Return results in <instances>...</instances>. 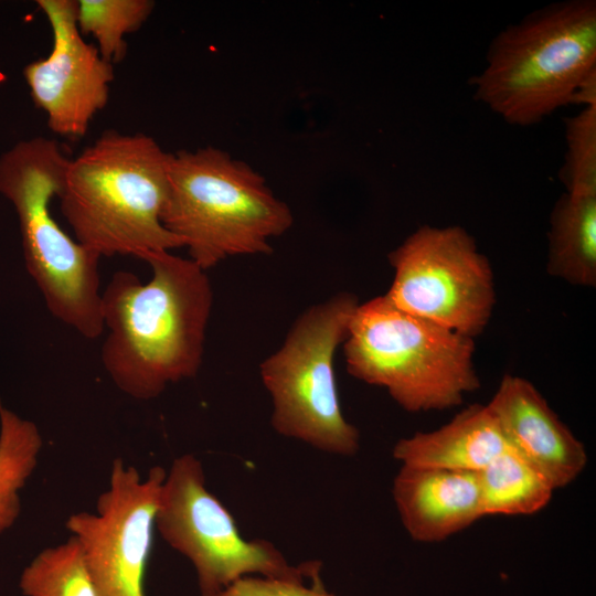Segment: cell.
Listing matches in <instances>:
<instances>
[{"label": "cell", "mask_w": 596, "mask_h": 596, "mask_svg": "<svg viewBox=\"0 0 596 596\" xmlns=\"http://www.w3.org/2000/svg\"><path fill=\"white\" fill-rule=\"evenodd\" d=\"M53 35L50 54L25 65L24 79L34 105L46 115L50 130L81 139L97 113L108 103L114 65L77 26V1L38 0Z\"/></svg>", "instance_id": "11"}, {"label": "cell", "mask_w": 596, "mask_h": 596, "mask_svg": "<svg viewBox=\"0 0 596 596\" xmlns=\"http://www.w3.org/2000/svg\"><path fill=\"white\" fill-rule=\"evenodd\" d=\"M169 158L152 137L115 129L71 158L57 198L75 240L99 257L142 260L183 247L161 222Z\"/></svg>", "instance_id": "2"}, {"label": "cell", "mask_w": 596, "mask_h": 596, "mask_svg": "<svg viewBox=\"0 0 596 596\" xmlns=\"http://www.w3.org/2000/svg\"><path fill=\"white\" fill-rule=\"evenodd\" d=\"M217 596H338L326 589L319 578L280 579L263 576L244 577Z\"/></svg>", "instance_id": "21"}, {"label": "cell", "mask_w": 596, "mask_h": 596, "mask_svg": "<svg viewBox=\"0 0 596 596\" xmlns=\"http://www.w3.org/2000/svg\"><path fill=\"white\" fill-rule=\"evenodd\" d=\"M168 175L161 222L206 272L228 257L270 254V240L292 225L264 177L219 148L170 153Z\"/></svg>", "instance_id": "3"}, {"label": "cell", "mask_w": 596, "mask_h": 596, "mask_svg": "<svg viewBox=\"0 0 596 596\" xmlns=\"http://www.w3.org/2000/svg\"><path fill=\"white\" fill-rule=\"evenodd\" d=\"M70 160L55 139L19 141L0 156V194L18 215L25 267L47 310L94 340L105 331L100 257L71 237L51 213Z\"/></svg>", "instance_id": "5"}, {"label": "cell", "mask_w": 596, "mask_h": 596, "mask_svg": "<svg viewBox=\"0 0 596 596\" xmlns=\"http://www.w3.org/2000/svg\"><path fill=\"white\" fill-rule=\"evenodd\" d=\"M508 447L487 404H472L437 429L398 439L392 455L401 466L479 472Z\"/></svg>", "instance_id": "14"}, {"label": "cell", "mask_w": 596, "mask_h": 596, "mask_svg": "<svg viewBox=\"0 0 596 596\" xmlns=\"http://www.w3.org/2000/svg\"><path fill=\"white\" fill-rule=\"evenodd\" d=\"M546 270L582 287L596 286V194L565 192L550 215Z\"/></svg>", "instance_id": "15"}, {"label": "cell", "mask_w": 596, "mask_h": 596, "mask_svg": "<svg viewBox=\"0 0 596 596\" xmlns=\"http://www.w3.org/2000/svg\"><path fill=\"white\" fill-rule=\"evenodd\" d=\"M155 528L193 566L200 596H217L248 576L311 581L320 563H290L270 541L245 539L228 509L207 488L193 454L174 458L161 485Z\"/></svg>", "instance_id": "8"}, {"label": "cell", "mask_w": 596, "mask_h": 596, "mask_svg": "<svg viewBox=\"0 0 596 596\" xmlns=\"http://www.w3.org/2000/svg\"><path fill=\"white\" fill-rule=\"evenodd\" d=\"M567 150L560 177L572 194H596V104L565 119Z\"/></svg>", "instance_id": "20"}, {"label": "cell", "mask_w": 596, "mask_h": 596, "mask_svg": "<svg viewBox=\"0 0 596 596\" xmlns=\"http://www.w3.org/2000/svg\"><path fill=\"white\" fill-rule=\"evenodd\" d=\"M155 7L151 0H78L77 26L96 40L100 56L114 65L126 56L125 35L138 31Z\"/></svg>", "instance_id": "19"}, {"label": "cell", "mask_w": 596, "mask_h": 596, "mask_svg": "<svg viewBox=\"0 0 596 596\" xmlns=\"http://www.w3.org/2000/svg\"><path fill=\"white\" fill-rule=\"evenodd\" d=\"M482 517L532 515L551 501L555 488L510 446L477 472Z\"/></svg>", "instance_id": "16"}, {"label": "cell", "mask_w": 596, "mask_h": 596, "mask_svg": "<svg viewBox=\"0 0 596 596\" xmlns=\"http://www.w3.org/2000/svg\"><path fill=\"white\" fill-rule=\"evenodd\" d=\"M487 406L508 445L555 490L574 482L586 468L588 455L584 444L531 381L504 374Z\"/></svg>", "instance_id": "12"}, {"label": "cell", "mask_w": 596, "mask_h": 596, "mask_svg": "<svg viewBox=\"0 0 596 596\" xmlns=\"http://www.w3.org/2000/svg\"><path fill=\"white\" fill-rule=\"evenodd\" d=\"M392 497L405 531L419 543L441 542L483 518L477 472L401 466Z\"/></svg>", "instance_id": "13"}, {"label": "cell", "mask_w": 596, "mask_h": 596, "mask_svg": "<svg viewBox=\"0 0 596 596\" xmlns=\"http://www.w3.org/2000/svg\"><path fill=\"white\" fill-rule=\"evenodd\" d=\"M342 345L348 373L409 413L454 408L480 387L475 339L403 311L385 295L356 306Z\"/></svg>", "instance_id": "6"}, {"label": "cell", "mask_w": 596, "mask_h": 596, "mask_svg": "<svg viewBox=\"0 0 596 596\" xmlns=\"http://www.w3.org/2000/svg\"><path fill=\"white\" fill-rule=\"evenodd\" d=\"M358 305L355 295L342 291L309 307L291 324L281 345L259 365L272 400L274 430L343 457L359 451L360 432L340 406L334 354Z\"/></svg>", "instance_id": "7"}, {"label": "cell", "mask_w": 596, "mask_h": 596, "mask_svg": "<svg viewBox=\"0 0 596 596\" xmlns=\"http://www.w3.org/2000/svg\"><path fill=\"white\" fill-rule=\"evenodd\" d=\"M19 586L24 596H97L78 540L43 549L23 568Z\"/></svg>", "instance_id": "18"}, {"label": "cell", "mask_w": 596, "mask_h": 596, "mask_svg": "<svg viewBox=\"0 0 596 596\" xmlns=\"http://www.w3.org/2000/svg\"><path fill=\"white\" fill-rule=\"evenodd\" d=\"M166 470L153 466L146 478L116 458L96 511H78L66 529L83 547L97 596H146L156 508Z\"/></svg>", "instance_id": "10"}, {"label": "cell", "mask_w": 596, "mask_h": 596, "mask_svg": "<svg viewBox=\"0 0 596 596\" xmlns=\"http://www.w3.org/2000/svg\"><path fill=\"white\" fill-rule=\"evenodd\" d=\"M596 72V2L568 0L536 10L492 40L473 77L475 97L515 126L542 121L573 103Z\"/></svg>", "instance_id": "4"}, {"label": "cell", "mask_w": 596, "mask_h": 596, "mask_svg": "<svg viewBox=\"0 0 596 596\" xmlns=\"http://www.w3.org/2000/svg\"><path fill=\"white\" fill-rule=\"evenodd\" d=\"M385 294L403 311L476 339L492 317L497 295L489 259L461 226L422 225L389 255Z\"/></svg>", "instance_id": "9"}, {"label": "cell", "mask_w": 596, "mask_h": 596, "mask_svg": "<svg viewBox=\"0 0 596 596\" xmlns=\"http://www.w3.org/2000/svg\"><path fill=\"white\" fill-rule=\"evenodd\" d=\"M42 447L38 426L0 403V534L20 514V491L36 468Z\"/></svg>", "instance_id": "17"}, {"label": "cell", "mask_w": 596, "mask_h": 596, "mask_svg": "<svg viewBox=\"0 0 596 596\" xmlns=\"http://www.w3.org/2000/svg\"><path fill=\"white\" fill-rule=\"evenodd\" d=\"M145 262L151 268L146 284L117 270L102 290L108 332L100 361L115 386L138 401L196 376L213 307L207 272L190 258L159 252Z\"/></svg>", "instance_id": "1"}]
</instances>
